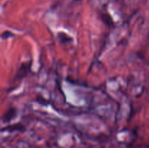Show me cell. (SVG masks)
<instances>
[{
  "instance_id": "1",
  "label": "cell",
  "mask_w": 149,
  "mask_h": 148,
  "mask_svg": "<svg viewBox=\"0 0 149 148\" xmlns=\"http://www.w3.org/2000/svg\"><path fill=\"white\" fill-rule=\"evenodd\" d=\"M16 113H17V110L15 108H11L9 110H7V112L3 115V117H2V121H3L4 123H7V122L10 121L12 119L16 117Z\"/></svg>"
},
{
  "instance_id": "2",
  "label": "cell",
  "mask_w": 149,
  "mask_h": 148,
  "mask_svg": "<svg viewBox=\"0 0 149 148\" xmlns=\"http://www.w3.org/2000/svg\"><path fill=\"white\" fill-rule=\"evenodd\" d=\"M4 130H7L9 131H24L25 130V127L24 126L21 125L20 123H16V124L12 125V126H9L7 128L3 129L2 131Z\"/></svg>"
},
{
  "instance_id": "3",
  "label": "cell",
  "mask_w": 149,
  "mask_h": 148,
  "mask_svg": "<svg viewBox=\"0 0 149 148\" xmlns=\"http://www.w3.org/2000/svg\"><path fill=\"white\" fill-rule=\"evenodd\" d=\"M26 68H28L26 65V64L22 65V66L20 68V69H19L18 72L17 73V76L19 77V76L20 75H21V78L25 76V75L26 74Z\"/></svg>"
},
{
  "instance_id": "4",
  "label": "cell",
  "mask_w": 149,
  "mask_h": 148,
  "mask_svg": "<svg viewBox=\"0 0 149 148\" xmlns=\"http://www.w3.org/2000/svg\"><path fill=\"white\" fill-rule=\"evenodd\" d=\"M67 36H67L65 33H61L58 34V38H59L60 40H61L63 43H65V42H69V41L71 39L70 37L66 38V39H65V37H67Z\"/></svg>"
},
{
  "instance_id": "5",
  "label": "cell",
  "mask_w": 149,
  "mask_h": 148,
  "mask_svg": "<svg viewBox=\"0 0 149 148\" xmlns=\"http://www.w3.org/2000/svg\"><path fill=\"white\" fill-rule=\"evenodd\" d=\"M13 33H11L10 31H5V32H4L3 33H2V39H8L9 37H11V36H13Z\"/></svg>"
}]
</instances>
